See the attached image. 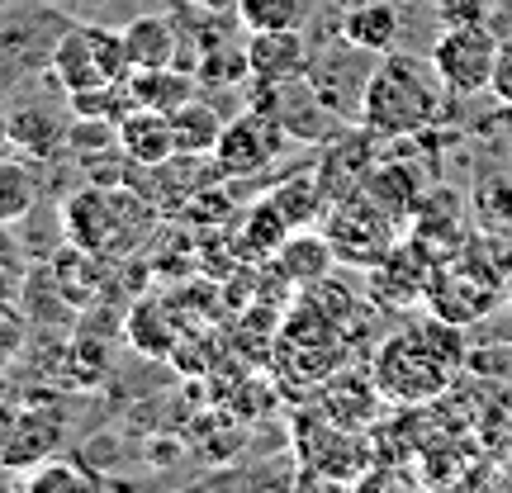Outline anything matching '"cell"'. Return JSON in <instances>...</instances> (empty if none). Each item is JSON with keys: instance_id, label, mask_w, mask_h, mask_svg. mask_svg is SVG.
Returning <instances> with one entry per match:
<instances>
[{"instance_id": "cell-1", "label": "cell", "mask_w": 512, "mask_h": 493, "mask_svg": "<svg viewBox=\"0 0 512 493\" xmlns=\"http://www.w3.org/2000/svg\"><path fill=\"white\" fill-rule=\"evenodd\" d=\"M446 81H441L437 62H422L413 53H384L366 81V100H361V124L375 128L384 143L394 138H418L441 119L446 105Z\"/></svg>"}, {"instance_id": "cell-2", "label": "cell", "mask_w": 512, "mask_h": 493, "mask_svg": "<svg viewBox=\"0 0 512 493\" xmlns=\"http://www.w3.org/2000/svg\"><path fill=\"white\" fill-rule=\"evenodd\" d=\"M456 328V323H446L432 313V323L427 328H413V332H399V337H389L380 351H375V370H370V380L380 384L384 399L394 403H427L446 394L451 380H456V366H460V347L451 342H441L446 332Z\"/></svg>"}, {"instance_id": "cell-3", "label": "cell", "mask_w": 512, "mask_h": 493, "mask_svg": "<svg viewBox=\"0 0 512 493\" xmlns=\"http://www.w3.org/2000/svg\"><path fill=\"white\" fill-rule=\"evenodd\" d=\"M76 19L48 0H10L0 15V91L53 76V57Z\"/></svg>"}, {"instance_id": "cell-4", "label": "cell", "mask_w": 512, "mask_h": 493, "mask_svg": "<svg viewBox=\"0 0 512 493\" xmlns=\"http://www.w3.org/2000/svg\"><path fill=\"white\" fill-rule=\"evenodd\" d=\"M498 299H508L503 275H498V261H484L479 242H470L451 261H437L432 285H427V309L446 318V323H456V328H470L479 318H489L498 309Z\"/></svg>"}, {"instance_id": "cell-5", "label": "cell", "mask_w": 512, "mask_h": 493, "mask_svg": "<svg viewBox=\"0 0 512 493\" xmlns=\"http://www.w3.org/2000/svg\"><path fill=\"white\" fill-rule=\"evenodd\" d=\"M128 76H133V67L124 53V34L105 29V24H72L53 57V81L62 86V95L105 91Z\"/></svg>"}, {"instance_id": "cell-6", "label": "cell", "mask_w": 512, "mask_h": 493, "mask_svg": "<svg viewBox=\"0 0 512 493\" xmlns=\"http://www.w3.org/2000/svg\"><path fill=\"white\" fill-rule=\"evenodd\" d=\"M503 38L479 19V24H446L441 38L432 43V62H437L441 81L451 95H479L494 86V62Z\"/></svg>"}, {"instance_id": "cell-7", "label": "cell", "mask_w": 512, "mask_h": 493, "mask_svg": "<svg viewBox=\"0 0 512 493\" xmlns=\"http://www.w3.org/2000/svg\"><path fill=\"white\" fill-rule=\"evenodd\" d=\"M328 242L337 247V261H351V266H375L384 261V252L399 242V228L389 214H384L380 204L370 200V195H351V200H337L328 209Z\"/></svg>"}, {"instance_id": "cell-8", "label": "cell", "mask_w": 512, "mask_h": 493, "mask_svg": "<svg viewBox=\"0 0 512 493\" xmlns=\"http://www.w3.org/2000/svg\"><path fill=\"white\" fill-rule=\"evenodd\" d=\"M290 143V133L275 124L266 110H242L238 119H228L214 147V162L228 181H252L261 171H271V162L280 157V147Z\"/></svg>"}, {"instance_id": "cell-9", "label": "cell", "mask_w": 512, "mask_h": 493, "mask_svg": "<svg viewBox=\"0 0 512 493\" xmlns=\"http://www.w3.org/2000/svg\"><path fill=\"white\" fill-rule=\"evenodd\" d=\"M256 110H266L275 124L290 133L294 143H309V147H323L332 133L342 128V114L313 91L309 76H299V81H280V86H261Z\"/></svg>"}, {"instance_id": "cell-10", "label": "cell", "mask_w": 512, "mask_h": 493, "mask_svg": "<svg viewBox=\"0 0 512 493\" xmlns=\"http://www.w3.org/2000/svg\"><path fill=\"white\" fill-rule=\"evenodd\" d=\"M128 190H76L72 200L62 204V228L72 247H86L95 256H114L128 252L119 228H124V209H128Z\"/></svg>"}, {"instance_id": "cell-11", "label": "cell", "mask_w": 512, "mask_h": 493, "mask_svg": "<svg viewBox=\"0 0 512 493\" xmlns=\"http://www.w3.org/2000/svg\"><path fill=\"white\" fill-rule=\"evenodd\" d=\"M384 138L375 133V128H337L328 143H323V152H318V181H323V190H328V200H351V195H361L370 181V171L380 166V147Z\"/></svg>"}, {"instance_id": "cell-12", "label": "cell", "mask_w": 512, "mask_h": 493, "mask_svg": "<svg viewBox=\"0 0 512 493\" xmlns=\"http://www.w3.org/2000/svg\"><path fill=\"white\" fill-rule=\"evenodd\" d=\"M432 271H437V261L422 252L413 238H399L389 252H384V261L370 266V294L380 299L384 309H413V304H427Z\"/></svg>"}, {"instance_id": "cell-13", "label": "cell", "mask_w": 512, "mask_h": 493, "mask_svg": "<svg viewBox=\"0 0 512 493\" xmlns=\"http://www.w3.org/2000/svg\"><path fill=\"white\" fill-rule=\"evenodd\" d=\"M57 437H62L57 418L0 399V465L5 470H19V475L34 470L38 460H48L57 451Z\"/></svg>"}, {"instance_id": "cell-14", "label": "cell", "mask_w": 512, "mask_h": 493, "mask_svg": "<svg viewBox=\"0 0 512 493\" xmlns=\"http://www.w3.org/2000/svg\"><path fill=\"white\" fill-rule=\"evenodd\" d=\"M247 62H252L256 86H280V81H299L309 76L313 48L304 29H261L247 38Z\"/></svg>"}, {"instance_id": "cell-15", "label": "cell", "mask_w": 512, "mask_h": 493, "mask_svg": "<svg viewBox=\"0 0 512 493\" xmlns=\"http://www.w3.org/2000/svg\"><path fill=\"white\" fill-rule=\"evenodd\" d=\"M408 238L418 242L432 261H451L456 252L470 247V233H465V209H460V195L451 190H427V200L418 204V214L408 219Z\"/></svg>"}, {"instance_id": "cell-16", "label": "cell", "mask_w": 512, "mask_h": 493, "mask_svg": "<svg viewBox=\"0 0 512 493\" xmlns=\"http://www.w3.org/2000/svg\"><path fill=\"white\" fill-rule=\"evenodd\" d=\"M124 53L133 72H152V67H176L181 62V24L171 15H138L124 29Z\"/></svg>"}, {"instance_id": "cell-17", "label": "cell", "mask_w": 512, "mask_h": 493, "mask_svg": "<svg viewBox=\"0 0 512 493\" xmlns=\"http://www.w3.org/2000/svg\"><path fill=\"white\" fill-rule=\"evenodd\" d=\"M361 195H370L389 219L408 228V219L418 214V204L427 200V181H422V171L413 162H380L370 171V181Z\"/></svg>"}, {"instance_id": "cell-18", "label": "cell", "mask_w": 512, "mask_h": 493, "mask_svg": "<svg viewBox=\"0 0 512 493\" xmlns=\"http://www.w3.org/2000/svg\"><path fill=\"white\" fill-rule=\"evenodd\" d=\"M119 152H124L133 166H162L176 157V138H171V119L157 110H133L119 119Z\"/></svg>"}, {"instance_id": "cell-19", "label": "cell", "mask_w": 512, "mask_h": 493, "mask_svg": "<svg viewBox=\"0 0 512 493\" xmlns=\"http://www.w3.org/2000/svg\"><path fill=\"white\" fill-rule=\"evenodd\" d=\"M342 38L356 43L361 53H394V43H399V10H394V0H356L347 15H342Z\"/></svg>"}, {"instance_id": "cell-20", "label": "cell", "mask_w": 512, "mask_h": 493, "mask_svg": "<svg viewBox=\"0 0 512 493\" xmlns=\"http://www.w3.org/2000/svg\"><path fill=\"white\" fill-rule=\"evenodd\" d=\"M337 266V247L328 242V233H290V242L275 252V271L285 275L290 285H318L328 280V271Z\"/></svg>"}, {"instance_id": "cell-21", "label": "cell", "mask_w": 512, "mask_h": 493, "mask_svg": "<svg viewBox=\"0 0 512 493\" xmlns=\"http://www.w3.org/2000/svg\"><path fill=\"white\" fill-rule=\"evenodd\" d=\"M67 133L72 124L53 110V105H24V110H10V143L24 152V157H53L67 147Z\"/></svg>"}, {"instance_id": "cell-22", "label": "cell", "mask_w": 512, "mask_h": 493, "mask_svg": "<svg viewBox=\"0 0 512 493\" xmlns=\"http://www.w3.org/2000/svg\"><path fill=\"white\" fill-rule=\"evenodd\" d=\"M266 200L285 214V223H290L294 233L299 228H318V223L328 219V190H323V181H318V171H299V176H285V181L275 185Z\"/></svg>"}, {"instance_id": "cell-23", "label": "cell", "mask_w": 512, "mask_h": 493, "mask_svg": "<svg viewBox=\"0 0 512 493\" xmlns=\"http://www.w3.org/2000/svg\"><path fill=\"white\" fill-rule=\"evenodd\" d=\"M195 81L200 76L185 72V67H152V72L128 76V91L138 100V110L171 114V110H181L185 100H195Z\"/></svg>"}, {"instance_id": "cell-24", "label": "cell", "mask_w": 512, "mask_h": 493, "mask_svg": "<svg viewBox=\"0 0 512 493\" xmlns=\"http://www.w3.org/2000/svg\"><path fill=\"white\" fill-rule=\"evenodd\" d=\"M171 119V138H176V152L185 157H214V147H219V133H223V119L214 105H204V100H185L181 110L166 114Z\"/></svg>"}, {"instance_id": "cell-25", "label": "cell", "mask_w": 512, "mask_h": 493, "mask_svg": "<svg viewBox=\"0 0 512 493\" xmlns=\"http://www.w3.org/2000/svg\"><path fill=\"white\" fill-rule=\"evenodd\" d=\"M48 275H53L57 294H62L72 309L91 304L95 294H100V285H105V266H100V256L86 252V247H72L67 256H57Z\"/></svg>"}, {"instance_id": "cell-26", "label": "cell", "mask_w": 512, "mask_h": 493, "mask_svg": "<svg viewBox=\"0 0 512 493\" xmlns=\"http://www.w3.org/2000/svg\"><path fill=\"white\" fill-rule=\"evenodd\" d=\"M38 190H43V181L24 157H0V223L5 228H15L34 214Z\"/></svg>"}, {"instance_id": "cell-27", "label": "cell", "mask_w": 512, "mask_h": 493, "mask_svg": "<svg viewBox=\"0 0 512 493\" xmlns=\"http://www.w3.org/2000/svg\"><path fill=\"white\" fill-rule=\"evenodd\" d=\"M290 223H285V214L275 209L271 200H261L247 209V219H242L238 228V252L252 256V261H266V256H275L285 242H290Z\"/></svg>"}, {"instance_id": "cell-28", "label": "cell", "mask_w": 512, "mask_h": 493, "mask_svg": "<svg viewBox=\"0 0 512 493\" xmlns=\"http://www.w3.org/2000/svg\"><path fill=\"white\" fill-rule=\"evenodd\" d=\"M318 0H238V19L247 34L261 29H309Z\"/></svg>"}, {"instance_id": "cell-29", "label": "cell", "mask_w": 512, "mask_h": 493, "mask_svg": "<svg viewBox=\"0 0 512 493\" xmlns=\"http://www.w3.org/2000/svg\"><path fill=\"white\" fill-rule=\"evenodd\" d=\"M100 479L81 465V460H67V456H48V460H38L34 470H24V489H34V493H81V489H95Z\"/></svg>"}, {"instance_id": "cell-30", "label": "cell", "mask_w": 512, "mask_h": 493, "mask_svg": "<svg viewBox=\"0 0 512 493\" xmlns=\"http://www.w3.org/2000/svg\"><path fill=\"white\" fill-rule=\"evenodd\" d=\"M200 81H214V86H242L247 76H252V62H247V48H233V43H223L214 53L200 57Z\"/></svg>"}, {"instance_id": "cell-31", "label": "cell", "mask_w": 512, "mask_h": 493, "mask_svg": "<svg viewBox=\"0 0 512 493\" xmlns=\"http://www.w3.org/2000/svg\"><path fill=\"white\" fill-rule=\"evenodd\" d=\"M24 337H29V318L15 309V299L0 294V361H10L24 351Z\"/></svg>"}, {"instance_id": "cell-32", "label": "cell", "mask_w": 512, "mask_h": 493, "mask_svg": "<svg viewBox=\"0 0 512 493\" xmlns=\"http://www.w3.org/2000/svg\"><path fill=\"white\" fill-rule=\"evenodd\" d=\"M441 24H479L484 19V0H437Z\"/></svg>"}, {"instance_id": "cell-33", "label": "cell", "mask_w": 512, "mask_h": 493, "mask_svg": "<svg viewBox=\"0 0 512 493\" xmlns=\"http://www.w3.org/2000/svg\"><path fill=\"white\" fill-rule=\"evenodd\" d=\"M489 91H494L498 100H503V105H508V110H512V38H503V43H498L494 86H489Z\"/></svg>"}, {"instance_id": "cell-34", "label": "cell", "mask_w": 512, "mask_h": 493, "mask_svg": "<svg viewBox=\"0 0 512 493\" xmlns=\"http://www.w3.org/2000/svg\"><path fill=\"white\" fill-rule=\"evenodd\" d=\"M479 204H484V219H489V214H498V219H508V223H512V181L489 185Z\"/></svg>"}, {"instance_id": "cell-35", "label": "cell", "mask_w": 512, "mask_h": 493, "mask_svg": "<svg viewBox=\"0 0 512 493\" xmlns=\"http://www.w3.org/2000/svg\"><path fill=\"white\" fill-rule=\"evenodd\" d=\"M498 275H503V294L512 299V247H503V252H498Z\"/></svg>"}, {"instance_id": "cell-36", "label": "cell", "mask_w": 512, "mask_h": 493, "mask_svg": "<svg viewBox=\"0 0 512 493\" xmlns=\"http://www.w3.org/2000/svg\"><path fill=\"white\" fill-rule=\"evenodd\" d=\"M10 110H5V105H0V157H5V152H10Z\"/></svg>"}, {"instance_id": "cell-37", "label": "cell", "mask_w": 512, "mask_h": 493, "mask_svg": "<svg viewBox=\"0 0 512 493\" xmlns=\"http://www.w3.org/2000/svg\"><path fill=\"white\" fill-rule=\"evenodd\" d=\"M0 256H15V238H10V228L0 223Z\"/></svg>"}, {"instance_id": "cell-38", "label": "cell", "mask_w": 512, "mask_h": 493, "mask_svg": "<svg viewBox=\"0 0 512 493\" xmlns=\"http://www.w3.org/2000/svg\"><path fill=\"white\" fill-rule=\"evenodd\" d=\"M10 394V380H5V361H0V399Z\"/></svg>"}, {"instance_id": "cell-39", "label": "cell", "mask_w": 512, "mask_h": 493, "mask_svg": "<svg viewBox=\"0 0 512 493\" xmlns=\"http://www.w3.org/2000/svg\"><path fill=\"white\" fill-rule=\"evenodd\" d=\"M498 484H508V489H512V465H508V470H503V475H498Z\"/></svg>"}, {"instance_id": "cell-40", "label": "cell", "mask_w": 512, "mask_h": 493, "mask_svg": "<svg viewBox=\"0 0 512 493\" xmlns=\"http://www.w3.org/2000/svg\"><path fill=\"white\" fill-rule=\"evenodd\" d=\"M0 5H10V0H0Z\"/></svg>"}, {"instance_id": "cell-41", "label": "cell", "mask_w": 512, "mask_h": 493, "mask_svg": "<svg viewBox=\"0 0 512 493\" xmlns=\"http://www.w3.org/2000/svg\"><path fill=\"white\" fill-rule=\"evenodd\" d=\"M233 5H238V0H233Z\"/></svg>"}]
</instances>
